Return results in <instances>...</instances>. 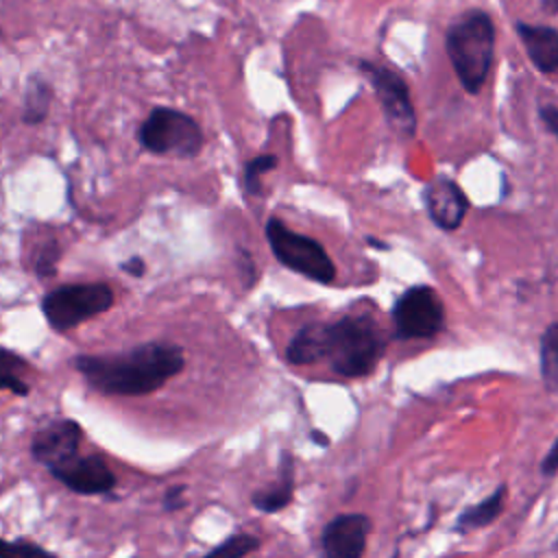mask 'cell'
Instances as JSON below:
<instances>
[{
  "mask_svg": "<svg viewBox=\"0 0 558 558\" xmlns=\"http://www.w3.org/2000/svg\"><path fill=\"white\" fill-rule=\"evenodd\" d=\"M74 368L89 388L107 397H144L159 390L185 366L181 347L146 342L126 353L76 355Z\"/></svg>",
  "mask_w": 558,
  "mask_h": 558,
  "instance_id": "cell-1",
  "label": "cell"
},
{
  "mask_svg": "<svg viewBox=\"0 0 558 558\" xmlns=\"http://www.w3.org/2000/svg\"><path fill=\"white\" fill-rule=\"evenodd\" d=\"M445 50L460 85L477 94L495 57V26L484 11H469L445 33Z\"/></svg>",
  "mask_w": 558,
  "mask_h": 558,
  "instance_id": "cell-2",
  "label": "cell"
},
{
  "mask_svg": "<svg viewBox=\"0 0 558 558\" xmlns=\"http://www.w3.org/2000/svg\"><path fill=\"white\" fill-rule=\"evenodd\" d=\"M386 351V338L366 314L342 316L327 327V362L347 379L371 375Z\"/></svg>",
  "mask_w": 558,
  "mask_h": 558,
  "instance_id": "cell-3",
  "label": "cell"
},
{
  "mask_svg": "<svg viewBox=\"0 0 558 558\" xmlns=\"http://www.w3.org/2000/svg\"><path fill=\"white\" fill-rule=\"evenodd\" d=\"M266 240L275 253V257L290 270L316 281L331 283L336 277L333 262L327 251L312 238L301 235L288 229L279 218H270L266 222Z\"/></svg>",
  "mask_w": 558,
  "mask_h": 558,
  "instance_id": "cell-4",
  "label": "cell"
},
{
  "mask_svg": "<svg viewBox=\"0 0 558 558\" xmlns=\"http://www.w3.org/2000/svg\"><path fill=\"white\" fill-rule=\"evenodd\" d=\"M113 303V292L107 283H74L48 292L41 301V312L54 331H70L83 320L107 312Z\"/></svg>",
  "mask_w": 558,
  "mask_h": 558,
  "instance_id": "cell-5",
  "label": "cell"
},
{
  "mask_svg": "<svg viewBox=\"0 0 558 558\" xmlns=\"http://www.w3.org/2000/svg\"><path fill=\"white\" fill-rule=\"evenodd\" d=\"M137 140L146 150L157 155L194 157L203 148V131L196 120L168 107L150 111L137 131Z\"/></svg>",
  "mask_w": 558,
  "mask_h": 558,
  "instance_id": "cell-6",
  "label": "cell"
},
{
  "mask_svg": "<svg viewBox=\"0 0 558 558\" xmlns=\"http://www.w3.org/2000/svg\"><path fill=\"white\" fill-rule=\"evenodd\" d=\"M395 338L425 340L434 338L445 327V307L440 296L429 286L408 288L392 305Z\"/></svg>",
  "mask_w": 558,
  "mask_h": 558,
  "instance_id": "cell-7",
  "label": "cell"
},
{
  "mask_svg": "<svg viewBox=\"0 0 558 558\" xmlns=\"http://www.w3.org/2000/svg\"><path fill=\"white\" fill-rule=\"evenodd\" d=\"M360 70L373 85L388 124L403 135H412L416 129V113L405 81L375 61H360Z\"/></svg>",
  "mask_w": 558,
  "mask_h": 558,
  "instance_id": "cell-8",
  "label": "cell"
},
{
  "mask_svg": "<svg viewBox=\"0 0 558 558\" xmlns=\"http://www.w3.org/2000/svg\"><path fill=\"white\" fill-rule=\"evenodd\" d=\"M48 473L76 495H105L118 484L116 473L98 453H76L48 469Z\"/></svg>",
  "mask_w": 558,
  "mask_h": 558,
  "instance_id": "cell-9",
  "label": "cell"
},
{
  "mask_svg": "<svg viewBox=\"0 0 558 558\" xmlns=\"http://www.w3.org/2000/svg\"><path fill=\"white\" fill-rule=\"evenodd\" d=\"M83 427L74 418H50L31 438V456L46 469L81 453Z\"/></svg>",
  "mask_w": 558,
  "mask_h": 558,
  "instance_id": "cell-10",
  "label": "cell"
},
{
  "mask_svg": "<svg viewBox=\"0 0 558 558\" xmlns=\"http://www.w3.org/2000/svg\"><path fill=\"white\" fill-rule=\"evenodd\" d=\"M373 523L362 512L336 514L320 534L325 558H364Z\"/></svg>",
  "mask_w": 558,
  "mask_h": 558,
  "instance_id": "cell-11",
  "label": "cell"
},
{
  "mask_svg": "<svg viewBox=\"0 0 558 558\" xmlns=\"http://www.w3.org/2000/svg\"><path fill=\"white\" fill-rule=\"evenodd\" d=\"M425 207L434 225L445 231H453L462 225L469 201L456 181L438 177L425 187Z\"/></svg>",
  "mask_w": 558,
  "mask_h": 558,
  "instance_id": "cell-12",
  "label": "cell"
},
{
  "mask_svg": "<svg viewBox=\"0 0 558 558\" xmlns=\"http://www.w3.org/2000/svg\"><path fill=\"white\" fill-rule=\"evenodd\" d=\"M517 33L527 50L530 61L541 72H558V31L543 24L517 22Z\"/></svg>",
  "mask_w": 558,
  "mask_h": 558,
  "instance_id": "cell-13",
  "label": "cell"
},
{
  "mask_svg": "<svg viewBox=\"0 0 558 558\" xmlns=\"http://www.w3.org/2000/svg\"><path fill=\"white\" fill-rule=\"evenodd\" d=\"M294 499V458L290 451H281V462H279V475L277 480L251 495L253 508L266 514H275L286 510Z\"/></svg>",
  "mask_w": 558,
  "mask_h": 558,
  "instance_id": "cell-14",
  "label": "cell"
},
{
  "mask_svg": "<svg viewBox=\"0 0 558 558\" xmlns=\"http://www.w3.org/2000/svg\"><path fill=\"white\" fill-rule=\"evenodd\" d=\"M327 327L329 323L303 325L286 347V360L294 366H307L327 357Z\"/></svg>",
  "mask_w": 558,
  "mask_h": 558,
  "instance_id": "cell-15",
  "label": "cell"
},
{
  "mask_svg": "<svg viewBox=\"0 0 558 558\" xmlns=\"http://www.w3.org/2000/svg\"><path fill=\"white\" fill-rule=\"evenodd\" d=\"M506 497H508V488H506V484H499L488 497H484L482 501L464 508L458 514L453 530L466 534V532H473V530L490 525L504 512Z\"/></svg>",
  "mask_w": 558,
  "mask_h": 558,
  "instance_id": "cell-16",
  "label": "cell"
},
{
  "mask_svg": "<svg viewBox=\"0 0 558 558\" xmlns=\"http://www.w3.org/2000/svg\"><path fill=\"white\" fill-rule=\"evenodd\" d=\"M26 368L28 364L22 355L0 347V390H9L17 397H28L31 386L22 377Z\"/></svg>",
  "mask_w": 558,
  "mask_h": 558,
  "instance_id": "cell-17",
  "label": "cell"
},
{
  "mask_svg": "<svg viewBox=\"0 0 558 558\" xmlns=\"http://www.w3.org/2000/svg\"><path fill=\"white\" fill-rule=\"evenodd\" d=\"M541 375L545 388L558 392V323L549 325L541 338Z\"/></svg>",
  "mask_w": 558,
  "mask_h": 558,
  "instance_id": "cell-18",
  "label": "cell"
},
{
  "mask_svg": "<svg viewBox=\"0 0 558 558\" xmlns=\"http://www.w3.org/2000/svg\"><path fill=\"white\" fill-rule=\"evenodd\" d=\"M255 549H259V538L253 534L238 532V534L227 536L220 545H216L201 558H244V556L253 554Z\"/></svg>",
  "mask_w": 558,
  "mask_h": 558,
  "instance_id": "cell-19",
  "label": "cell"
},
{
  "mask_svg": "<svg viewBox=\"0 0 558 558\" xmlns=\"http://www.w3.org/2000/svg\"><path fill=\"white\" fill-rule=\"evenodd\" d=\"M50 87L39 81V78H33L31 85H28V92H26V105H24V120L26 122H41L48 113V107H50Z\"/></svg>",
  "mask_w": 558,
  "mask_h": 558,
  "instance_id": "cell-20",
  "label": "cell"
},
{
  "mask_svg": "<svg viewBox=\"0 0 558 558\" xmlns=\"http://www.w3.org/2000/svg\"><path fill=\"white\" fill-rule=\"evenodd\" d=\"M0 558H57V554L44 549L28 538L7 541L0 536Z\"/></svg>",
  "mask_w": 558,
  "mask_h": 558,
  "instance_id": "cell-21",
  "label": "cell"
},
{
  "mask_svg": "<svg viewBox=\"0 0 558 558\" xmlns=\"http://www.w3.org/2000/svg\"><path fill=\"white\" fill-rule=\"evenodd\" d=\"M277 166V157L275 155H259L255 159H251L244 168V187L251 194H259L262 185H259V177L264 172H270Z\"/></svg>",
  "mask_w": 558,
  "mask_h": 558,
  "instance_id": "cell-22",
  "label": "cell"
},
{
  "mask_svg": "<svg viewBox=\"0 0 558 558\" xmlns=\"http://www.w3.org/2000/svg\"><path fill=\"white\" fill-rule=\"evenodd\" d=\"M185 493H187V486L185 484H174V486H168L163 497H161V506L166 512H177V510H183L187 506L185 501Z\"/></svg>",
  "mask_w": 558,
  "mask_h": 558,
  "instance_id": "cell-23",
  "label": "cell"
},
{
  "mask_svg": "<svg viewBox=\"0 0 558 558\" xmlns=\"http://www.w3.org/2000/svg\"><path fill=\"white\" fill-rule=\"evenodd\" d=\"M541 120L547 126V131L558 140V109L554 105L541 107Z\"/></svg>",
  "mask_w": 558,
  "mask_h": 558,
  "instance_id": "cell-24",
  "label": "cell"
},
{
  "mask_svg": "<svg viewBox=\"0 0 558 558\" xmlns=\"http://www.w3.org/2000/svg\"><path fill=\"white\" fill-rule=\"evenodd\" d=\"M541 471L545 475H554L558 471V438L554 440V445L547 449L543 462H541Z\"/></svg>",
  "mask_w": 558,
  "mask_h": 558,
  "instance_id": "cell-25",
  "label": "cell"
},
{
  "mask_svg": "<svg viewBox=\"0 0 558 558\" xmlns=\"http://www.w3.org/2000/svg\"><path fill=\"white\" fill-rule=\"evenodd\" d=\"M240 259H242V264H240L242 272L248 275V277H246V286H251V283L255 281V264H253V259L248 257L246 251H240Z\"/></svg>",
  "mask_w": 558,
  "mask_h": 558,
  "instance_id": "cell-26",
  "label": "cell"
},
{
  "mask_svg": "<svg viewBox=\"0 0 558 558\" xmlns=\"http://www.w3.org/2000/svg\"><path fill=\"white\" fill-rule=\"evenodd\" d=\"M120 268L122 270H126V272H131V275H142L144 272V262L140 259V257H131V259H126V262H122L120 264Z\"/></svg>",
  "mask_w": 558,
  "mask_h": 558,
  "instance_id": "cell-27",
  "label": "cell"
},
{
  "mask_svg": "<svg viewBox=\"0 0 558 558\" xmlns=\"http://www.w3.org/2000/svg\"><path fill=\"white\" fill-rule=\"evenodd\" d=\"M312 440L318 442V445H329V438L325 432H318V429H312Z\"/></svg>",
  "mask_w": 558,
  "mask_h": 558,
  "instance_id": "cell-28",
  "label": "cell"
},
{
  "mask_svg": "<svg viewBox=\"0 0 558 558\" xmlns=\"http://www.w3.org/2000/svg\"><path fill=\"white\" fill-rule=\"evenodd\" d=\"M545 9L551 13H558V0H545Z\"/></svg>",
  "mask_w": 558,
  "mask_h": 558,
  "instance_id": "cell-29",
  "label": "cell"
},
{
  "mask_svg": "<svg viewBox=\"0 0 558 558\" xmlns=\"http://www.w3.org/2000/svg\"><path fill=\"white\" fill-rule=\"evenodd\" d=\"M366 242H368V244H373V246H379V248H386V244H384V242H377V240H375V238H368V240H366Z\"/></svg>",
  "mask_w": 558,
  "mask_h": 558,
  "instance_id": "cell-30",
  "label": "cell"
}]
</instances>
